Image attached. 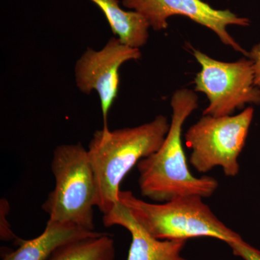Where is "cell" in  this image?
Here are the masks:
<instances>
[{"instance_id": "obj_1", "label": "cell", "mask_w": 260, "mask_h": 260, "mask_svg": "<svg viewBox=\"0 0 260 260\" xmlns=\"http://www.w3.org/2000/svg\"><path fill=\"white\" fill-rule=\"evenodd\" d=\"M171 107L172 122L161 146L137 166L140 192L155 203L190 195L210 198L218 189V181L209 176L196 177L191 174L181 139L184 122L198 107L196 92L177 90Z\"/></svg>"}, {"instance_id": "obj_2", "label": "cell", "mask_w": 260, "mask_h": 260, "mask_svg": "<svg viewBox=\"0 0 260 260\" xmlns=\"http://www.w3.org/2000/svg\"><path fill=\"white\" fill-rule=\"evenodd\" d=\"M170 124L167 116L158 115L141 125L115 130H97L88 152L96 186L95 207L103 215L119 203L121 181L138 162L161 146Z\"/></svg>"}, {"instance_id": "obj_3", "label": "cell", "mask_w": 260, "mask_h": 260, "mask_svg": "<svg viewBox=\"0 0 260 260\" xmlns=\"http://www.w3.org/2000/svg\"><path fill=\"white\" fill-rule=\"evenodd\" d=\"M119 202L152 237L160 240H186L210 237L229 243L242 239L226 226L197 195L164 203H148L130 191H120Z\"/></svg>"}, {"instance_id": "obj_4", "label": "cell", "mask_w": 260, "mask_h": 260, "mask_svg": "<svg viewBox=\"0 0 260 260\" xmlns=\"http://www.w3.org/2000/svg\"><path fill=\"white\" fill-rule=\"evenodd\" d=\"M51 167L55 186L42 205L49 220L95 231L96 186L88 149L80 143L58 145Z\"/></svg>"}, {"instance_id": "obj_5", "label": "cell", "mask_w": 260, "mask_h": 260, "mask_svg": "<svg viewBox=\"0 0 260 260\" xmlns=\"http://www.w3.org/2000/svg\"><path fill=\"white\" fill-rule=\"evenodd\" d=\"M254 109L246 108L237 115H203L185 134L191 150L189 162L202 174L220 167L226 177L239 172V155L245 146Z\"/></svg>"}, {"instance_id": "obj_6", "label": "cell", "mask_w": 260, "mask_h": 260, "mask_svg": "<svg viewBox=\"0 0 260 260\" xmlns=\"http://www.w3.org/2000/svg\"><path fill=\"white\" fill-rule=\"evenodd\" d=\"M193 55L201 67L194 78V91L204 93L209 101L203 115L231 116L246 104L260 105V88L249 58L225 62L196 49Z\"/></svg>"}, {"instance_id": "obj_7", "label": "cell", "mask_w": 260, "mask_h": 260, "mask_svg": "<svg viewBox=\"0 0 260 260\" xmlns=\"http://www.w3.org/2000/svg\"><path fill=\"white\" fill-rule=\"evenodd\" d=\"M124 8L143 15L156 31L169 26L171 17L183 16L209 28L227 47L248 58L249 51L243 49L228 31L229 25L246 27L250 25L247 18L239 16L229 10H217L203 0H122Z\"/></svg>"}, {"instance_id": "obj_8", "label": "cell", "mask_w": 260, "mask_h": 260, "mask_svg": "<svg viewBox=\"0 0 260 260\" xmlns=\"http://www.w3.org/2000/svg\"><path fill=\"white\" fill-rule=\"evenodd\" d=\"M140 49L128 47L118 38H111L100 50L87 48L75 67V83L81 93L97 92L100 100L103 127L108 129L109 111L118 96L119 70L128 61L141 57Z\"/></svg>"}, {"instance_id": "obj_9", "label": "cell", "mask_w": 260, "mask_h": 260, "mask_svg": "<svg viewBox=\"0 0 260 260\" xmlns=\"http://www.w3.org/2000/svg\"><path fill=\"white\" fill-rule=\"evenodd\" d=\"M103 223L106 227L119 225L129 232L132 242L126 260H187L181 256L186 240H160L152 237L120 202L104 215Z\"/></svg>"}, {"instance_id": "obj_10", "label": "cell", "mask_w": 260, "mask_h": 260, "mask_svg": "<svg viewBox=\"0 0 260 260\" xmlns=\"http://www.w3.org/2000/svg\"><path fill=\"white\" fill-rule=\"evenodd\" d=\"M102 234L74 224L48 220L41 235L30 240L21 239L18 249L8 251L2 260H46L58 248L65 244Z\"/></svg>"}, {"instance_id": "obj_11", "label": "cell", "mask_w": 260, "mask_h": 260, "mask_svg": "<svg viewBox=\"0 0 260 260\" xmlns=\"http://www.w3.org/2000/svg\"><path fill=\"white\" fill-rule=\"evenodd\" d=\"M102 10L115 37L128 47L140 49L149 39L150 25L134 10L121 8L119 0H90Z\"/></svg>"}, {"instance_id": "obj_12", "label": "cell", "mask_w": 260, "mask_h": 260, "mask_svg": "<svg viewBox=\"0 0 260 260\" xmlns=\"http://www.w3.org/2000/svg\"><path fill=\"white\" fill-rule=\"evenodd\" d=\"M114 239L106 233L58 248L46 260H115Z\"/></svg>"}, {"instance_id": "obj_13", "label": "cell", "mask_w": 260, "mask_h": 260, "mask_svg": "<svg viewBox=\"0 0 260 260\" xmlns=\"http://www.w3.org/2000/svg\"><path fill=\"white\" fill-rule=\"evenodd\" d=\"M10 210L9 202L5 198H2L0 200V239L5 242L15 241L19 243L21 239L16 237L8 220Z\"/></svg>"}, {"instance_id": "obj_14", "label": "cell", "mask_w": 260, "mask_h": 260, "mask_svg": "<svg viewBox=\"0 0 260 260\" xmlns=\"http://www.w3.org/2000/svg\"><path fill=\"white\" fill-rule=\"evenodd\" d=\"M233 254L244 260H260V251L246 243L244 239L229 243Z\"/></svg>"}, {"instance_id": "obj_15", "label": "cell", "mask_w": 260, "mask_h": 260, "mask_svg": "<svg viewBox=\"0 0 260 260\" xmlns=\"http://www.w3.org/2000/svg\"><path fill=\"white\" fill-rule=\"evenodd\" d=\"M248 58L254 62L255 85L260 88V43L251 48V50L249 51Z\"/></svg>"}]
</instances>
